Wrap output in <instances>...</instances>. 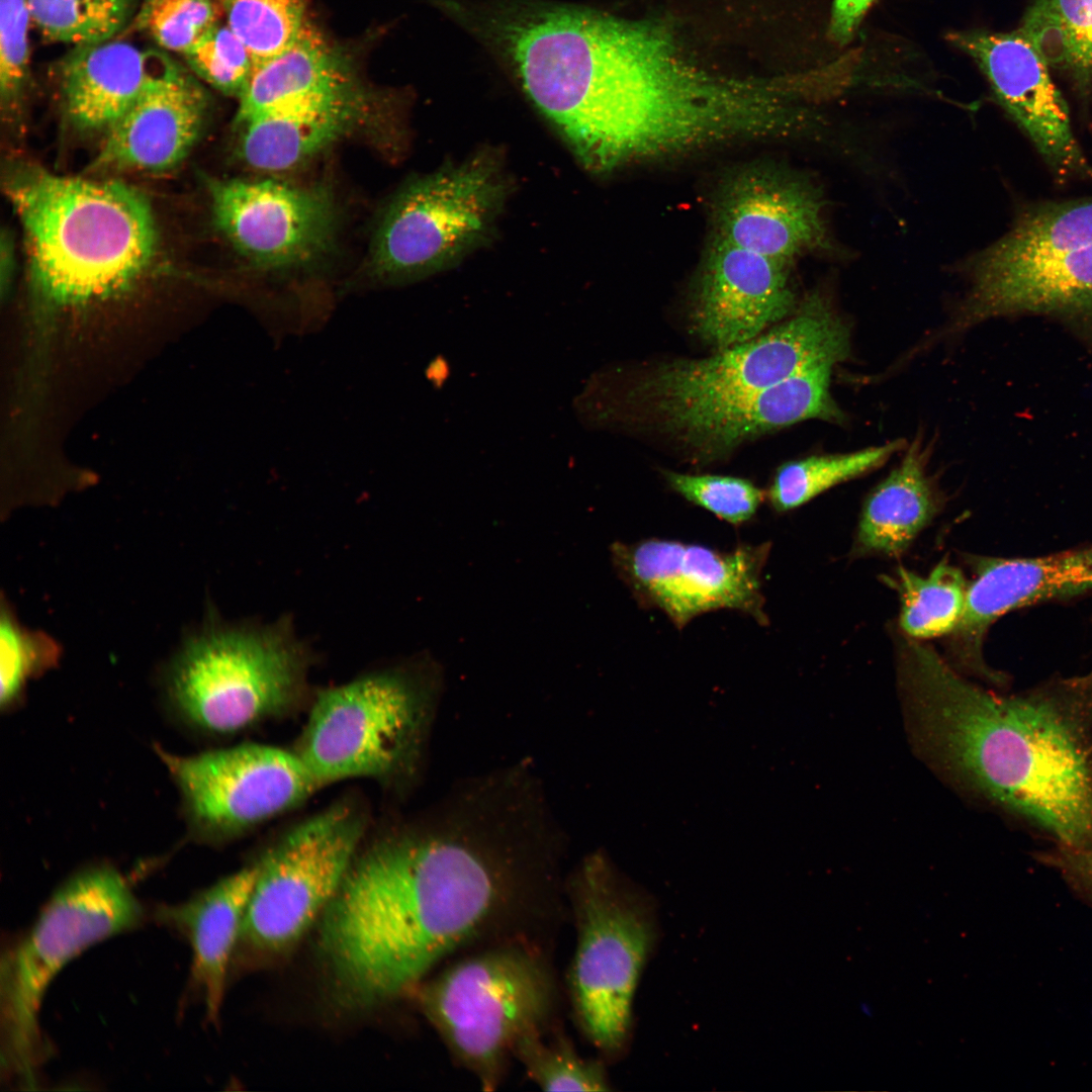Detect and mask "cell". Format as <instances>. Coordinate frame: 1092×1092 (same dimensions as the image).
Returning a JSON list of instances; mask_svg holds the SVG:
<instances>
[{"label": "cell", "mask_w": 1092, "mask_h": 1092, "mask_svg": "<svg viewBox=\"0 0 1092 1092\" xmlns=\"http://www.w3.org/2000/svg\"><path fill=\"white\" fill-rule=\"evenodd\" d=\"M507 843L448 807L363 844L321 915L318 952L336 1003L363 1011L412 992L440 961L522 906Z\"/></svg>", "instance_id": "1"}, {"label": "cell", "mask_w": 1092, "mask_h": 1092, "mask_svg": "<svg viewBox=\"0 0 1092 1092\" xmlns=\"http://www.w3.org/2000/svg\"><path fill=\"white\" fill-rule=\"evenodd\" d=\"M903 709L915 749L953 784L1059 845L1092 849V670L999 696L937 659Z\"/></svg>", "instance_id": "2"}, {"label": "cell", "mask_w": 1092, "mask_h": 1092, "mask_svg": "<svg viewBox=\"0 0 1092 1092\" xmlns=\"http://www.w3.org/2000/svg\"><path fill=\"white\" fill-rule=\"evenodd\" d=\"M6 193L21 223L30 274L56 301L103 296L151 265L158 246L146 196L116 180L13 170Z\"/></svg>", "instance_id": "3"}, {"label": "cell", "mask_w": 1092, "mask_h": 1092, "mask_svg": "<svg viewBox=\"0 0 1092 1092\" xmlns=\"http://www.w3.org/2000/svg\"><path fill=\"white\" fill-rule=\"evenodd\" d=\"M849 332L820 293L758 337L701 359L655 365L616 388L594 379L580 394L592 425L657 430L691 413L766 389L823 361L848 356Z\"/></svg>", "instance_id": "4"}, {"label": "cell", "mask_w": 1092, "mask_h": 1092, "mask_svg": "<svg viewBox=\"0 0 1092 1092\" xmlns=\"http://www.w3.org/2000/svg\"><path fill=\"white\" fill-rule=\"evenodd\" d=\"M444 687L430 655L321 691L294 751L322 788L365 779L406 793L418 785Z\"/></svg>", "instance_id": "5"}, {"label": "cell", "mask_w": 1092, "mask_h": 1092, "mask_svg": "<svg viewBox=\"0 0 1092 1092\" xmlns=\"http://www.w3.org/2000/svg\"><path fill=\"white\" fill-rule=\"evenodd\" d=\"M576 946L569 971L575 1018L604 1055H621L631 1037L633 999L657 939L653 900L601 851L584 856L567 880Z\"/></svg>", "instance_id": "6"}, {"label": "cell", "mask_w": 1092, "mask_h": 1092, "mask_svg": "<svg viewBox=\"0 0 1092 1092\" xmlns=\"http://www.w3.org/2000/svg\"><path fill=\"white\" fill-rule=\"evenodd\" d=\"M144 910L114 868L73 875L52 895L25 935L1 963L2 1065L30 1082L42 1039L38 1014L55 977L88 947L135 928Z\"/></svg>", "instance_id": "7"}, {"label": "cell", "mask_w": 1092, "mask_h": 1092, "mask_svg": "<svg viewBox=\"0 0 1092 1092\" xmlns=\"http://www.w3.org/2000/svg\"><path fill=\"white\" fill-rule=\"evenodd\" d=\"M310 654L290 624L208 629L170 666L167 698L187 726L230 735L282 717L303 700Z\"/></svg>", "instance_id": "8"}, {"label": "cell", "mask_w": 1092, "mask_h": 1092, "mask_svg": "<svg viewBox=\"0 0 1092 1092\" xmlns=\"http://www.w3.org/2000/svg\"><path fill=\"white\" fill-rule=\"evenodd\" d=\"M415 990L423 1014L485 1090L499 1083L518 1040L545 1029L556 995L542 954L519 941L464 958Z\"/></svg>", "instance_id": "9"}, {"label": "cell", "mask_w": 1092, "mask_h": 1092, "mask_svg": "<svg viewBox=\"0 0 1092 1092\" xmlns=\"http://www.w3.org/2000/svg\"><path fill=\"white\" fill-rule=\"evenodd\" d=\"M510 187L492 151L410 180L374 230L369 274L399 284L454 267L490 240Z\"/></svg>", "instance_id": "10"}, {"label": "cell", "mask_w": 1092, "mask_h": 1092, "mask_svg": "<svg viewBox=\"0 0 1092 1092\" xmlns=\"http://www.w3.org/2000/svg\"><path fill=\"white\" fill-rule=\"evenodd\" d=\"M364 809L340 800L285 831L259 858L238 944L273 957L303 936L338 892L361 848Z\"/></svg>", "instance_id": "11"}, {"label": "cell", "mask_w": 1092, "mask_h": 1092, "mask_svg": "<svg viewBox=\"0 0 1092 1092\" xmlns=\"http://www.w3.org/2000/svg\"><path fill=\"white\" fill-rule=\"evenodd\" d=\"M156 752L182 799L191 833L218 843L299 806L321 787L294 750L264 743L176 755Z\"/></svg>", "instance_id": "12"}, {"label": "cell", "mask_w": 1092, "mask_h": 1092, "mask_svg": "<svg viewBox=\"0 0 1092 1092\" xmlns=\"http://www.w3.org/2000/svg\"><path fill=\"white\" fill-rule=\"evenodd\" d=\"M610 552L617 574L635 600L663 612L679 630L694 618L721 609L744 613L761 626L768 624L761 576L769 542L722 551L650 538L614 542Z\"/></svg>", "instance_id": "13"}, {"label": "cell", "mask_w": 1092, "mask_h": 1092, "mask_svg": "<svg viewBox=\"0 0 1092 1092\" xmlns=\"http://www.w3.org/2000/svg\"><path fill=\"white\" fill-rule=\"evenodd\" d=\"M206 186L216 229L251 265L300 268L332 250L337 207L325 186L238 178H208Z\"/></svg>", "instance_id": "14"}, {"label": "cell", "mask_w": 1092, "mask_h": 1092, "mask_svg": "<svg viewBox=\"0 0 1092 1092\" xmlns=\"http://www.w3.org/2000/svg\"><path fill=\"white\" fill-rule=\"evenodd\" d=\"M824 195L801 173L750 165L730 174L712 204L713 236L792 265L831 250Z\"/></svg>", "instance_id": "15"}, {"label": "cell", "mask_w": 1092, "mask_h": 1092, "mask_svg": "<svg viewBox=\"0 0 1092 1092\" xmlns=\"http://www.w3.org/2000/svg\"><path fill=\"white\" fill-rule=\"evenodd\" d=\"M946 38L976 63L998 103L1058 179L1092 181V164L1073 132L1050 67L1018 29L956 31Z\"/></svg>", "instance_id": "16"}, {"label": "cell", "mask_w": 1092, "mask_h": 1092, "mask_svg": "<svg viewBox=\"0 0 1092 1092\" xmlns=\"http://www.w3.org/2000/svg\"><path fill=\"white\" fill-rule=\"evenodd\" d=\"M790 270V264L713 236L693 290V332L720 351L785 321L797 305Z\"/></svg>", "instance_id": "17"}, {"label": "cell", "mask_w": 1092, "mask_h": 1092, "mask_svg": "<svg viewBox=\"0 0 1092 1092\" xmlns=\"http://www.w3.org/2000/svg\"><path fill=\"white\" fill-rule=\"evenodd\" d=\"M207 107L193 74L169 58L153 57L140 93L105 131L93 169L158 173L176 167L199 139Z\"/></svg>", "instance_id": "18"}, {"label": "cell", "mask_w": 1092, "mask_h": 1092, "mask_svg": "<svg viewBox=\"0 0 1092 1092\" xmlns=\"http://www.w3.org/2000/svg\"><path fill=\"white\" fill-rule=\"evenodd\" d=\"M971 290L966 317L981 321L1016 313L1056 316L1092 340V244L1043 257L968 264Z\"/></svg>", "instance_id": "19"}, {"label": "cell", "mask_w": 1092, "mask_h": 1092, "mask_svg": "<svg viewBox=\"0 0 1092 1092\" xmlns=\"http://www.w3.org/2000/svg\"><path fill=\"white\" fill-rule=\"evenodd\" d=\"M823 361L749 396L697 411L656 431L688 450L695 462L712 461L739 445L809 419L841 422L829 393L831 368Z\"/></svg>", "instance_id": "20"}, {"label": "cell", "mask_w": 1092, "mask_h": 1092, "mask_svg": "<svg viewBox=\"0 0 1092 1092\" xmlns=\"http://www.w3.org/2000/svg\"><path fill=\"white\" fill-rule=\"evenodd\" d=\"M975 568L953 632L978 645L987 628L1010 611L1092 588V547L1035 558H981Z\"/></svg>", "instance_id": "21"}, {"label": "cell", "mask_w": 1092, "mask_h": 1092, "mask_svg": "<svg viewBox=\"0 0 1092 1092\" xmlns=\"http://www.w3.org/2000/svg\"><path fill=\"white\" fill-rule=\"evenodd\" d=\"M256 876L254 862L187 901L156 910L157 920L184 936L191 947V980L210 1022H216L219 1015L229 966Z\"/></svg>", "instance_id": "22"}, {"label": "cell", "mask_w": 1092, "mask_h": 1092, "mask_svg": "<svg viewBox=\"0 0 1092 1092\" xmlns=\"http://www.w3.org/2000/svg\"><path fill=\"white\" fill-rule=\"evenodd\" d=\"M322 34L306 23L282 52L257 65L235 124L261 113L372 99Z\"/></svg>", "instance_id": "23"}, {"label": "cell", "mask_w": 1092, "mask_h": 1092, "mask_svg": "<svg viewBox=\"0 0 1092 1092\" xmlns=\"http://www.w3.org/2000/svg\"><path fill=\"white\" fill-rule=\"evenodd\" d=\"M379 113L374 99L261 113L236 125L238 154L258 171H290L345 139L380 129Z\"/></svg>", "instance_id": "24"}, {"label": "cell", "mask_w": 1092, "mask_h": 1092, "mask_svg": "<svg viewBox=\"0 0 1092 1092\" xmlns=\"http://www.w3.org/2000/svg\"><path fill=\"white\" fill-rule=\"evenodd\" d=\"M152 61L121 39L73 48L58 64L62 103L73 125L106 131L140 93Z\"/></svg>", "instance_id": "25"}, {"label": "cell", "mask_w": 1092, "mask_h": 1092, "mask_svg": "<svg viewBox=\"0 0 1092 1092\" xmlns=\"http://www.w3.org/2000/svg\"><path fill=\"white\" fill-rule=\"evenodd\" d=\"M928 454L915 440L901 463L870 493L857 528L858 551L898 555L930 523L939 499L925 470Z\"/></svg>", "instance_id": "26"}, {"label": "cell", "mask_w": 1092, "mask_h": 1092, "mask_svg": "<svg viewBox=\"0 0 1092 1092\" xmlns=\"http://www.w3.org/2000/svg\"><path fill=\"white\" fill-rule=\"evenodd\" d=\"M1092 244V197L1025 205L1010 229L977 253L991 261L1059 254Z\"/></svg>", "instance_id": "27"}, {"label": "cell", "mask_w": 1092, "mask_h": 1092, "mask_svg": "<svg viewBox=\"0 0 1092 1092\" xmlns=\"http://www.w3.org/2000/svg\"><path fill=\"white\" fill-rule=\"evenodd\" d=\"M905 445L899 439L856 452L783 463L776 470L766 497L777 513L795 510L828 488L880 467Z\"/></svg>", "instance_id": "28"}, {"label": "cell", "mask_w": 1092, "mask_h": 1092, "mask_svg": "<svg viewBox=\"0 0 1092 1092\" xmlns=\"http://www.w3.org/2000/svg\"><path fill=\"white\" fill-rule=\"evenodd\" d=\"M894 582L900 594V626L908 637L926 639L953 632L963 616L968 582L963 572L940 562L923 577L904 567Z\"/></svg>", "instance_id": "29"}, {"label": "cell", "mask_w": 1092, "mask_h": 1092, "mask_svg": "<svg viewBox=\"0 0 1092 1092\" xmlns=\"http://www.w3.org/2000/svg\"><path fill=\"white\" fill-rule=\"evenodd\" d=\"M135 0H28L34 27L49 41L73 48L115 38L135 10Z\"/></svg>", "instance_id": "30"}, {"label": "cell", "mask_w": 1092, "mask_h": 1092, "mask_svg": "<svg viewBox=\"0 0 1092 1092\" xmlns=\"http://www.w3.org/2000/svg\"><path fill=\"white\" fill-rule=\"evenodd\" d=\"M228 27L249 50L255 67L286 49L301 32L305 0H216Z\"/></svg>", "instance_id": "31"}, {"label": "cell", "mask_w": 1092, "mask_h": 1092, "mask_svg": "<svg viewBox=\"0 0 1092 1092\" xmlns=\"http://www.w3.org/2000/svg\"><path fill=\"white\" fill-rule=\"evenodd\" d=\"M513 1056L545 1091H607L610 1083L601 1062L581 1058L563 1037L530 1032L516 1043Z\"/></svg>", "instance_id": "32"}, {"label": "cell", "mask_w": 1092, "mask_h": 1092, "mask_svg": "<svg viewBox=\"0 0 1092 1092\" xmlns=\"http://www.w3.org/2000/svg\"><path fill=\"white\" fill-rule=\"evenodd\" d=\"M220 16L216 0H143L133 24L160 48L183 56Z\"/></svg>", "instance_id": "33"}, {"label": "cell", "mask_w": 1092, "mask_h": 1092, "mask_svg": "<svg viewBox=\"0 0 1092 1092\" xmlns=\"http://www.w3.org/2000/svg\"><path fill=\"white\" fill-rule=\"evenodd\" d=\"M662 475L667 485L686 500L735 526L750 521L766 496L753 482L737 476L671 470H663Z\"/></svg>", "instance_id": "34"}, {"label": "cell", "mask_w": 1092, "mask_h": 1092, "mask_svg": "<svg viewBox=\"0 0 1092 1092\" xmlns=\"http://www.w3.org/2000/svg\"><path fill=\"white\" fill-rule=\"evenodd\" d=\"M183 57L197 78L238 99L245 92L255 69L247 47L220 21Z\"/></svg>", "instance_id": "35"}, {"label": "cell", "mask_w": 1092, "mask_h": 1092, "mask_svg": "<svg viewBox=\"0 0 1092 1092\" xmlns=\"http://www.w3.org/2000/svg\"><path fill=\"white\" fill-rule=\"evenodd\" d=\"M28 0H0V95L2 106L16 108L30 75Z\"/></svg>", "instance_id": "36"}, {"label": "cell", "mask_w": 1092, "mask_h": 1092, "mask_svg": "<svg viewBox=\"0 0 1092 1092\" xmlns=\"http://www.w3.org/2000/svg\"><path fill=\"white\" fill-rule=\"evenodd\" d=\"M0 646V703L4 708L16 701L26 680L50 664L57 653L48 639L22 631L5 613L1 618Z\"/></svg>", "instance_id": "37"}, {"label": "cell", "mask_w": 1092, "mask_h": 1092, "mask_svg": "<svg viewBox=\"0 0 1092 1092\" xmlns=\"http://www.w3.org/2000/svg\"><path fill=\"white\" fill-rule=\"evenodd\" d=\"M1018 30L1050 68L1070 71L1072 53L1069 37L1052 0H1033Z\"/></svg>", "instance_id": "38"}, {"label": "cell", "mask_w": 1092, "mask_h": 1092, "mask_svg": "<svg viewBox=\"0 0 1092 1092\" xmlns=\"http://www.w3.org/2000/svg\"><path fill=\"white\" fill-rule=\"evenodd\" d=\"M1065 25L1072 53L1069 73L1077 88L1092 86V0H1052Z\"/></svg>", "instance_id": "39"}, {"label": "cell", "mask_w": 1092, "mask_h": 1092, "mask_svg": "<svg viewBox=\"0 0 1092 1092\" xmlns=\"http://www.w3.org/2000/svg\"><path fill=\"white\" fill-rule=\"evenodd\" d=\"M1041 859L1062 874L1076 890L1092 900V849H1077L1058 845L1042 854Z\"/></svg>", "instance_id": "40"}, {"label": "cell", "mask_w": 1092, "mask_h": 1092, "mask_svg": "<svg viewBox=\"0 0 1092 1092\" xmlns=\"http://www.w3.org/2000/svg\"><path fill=\"white\" fill-rule=\"evenodd\" d=\"M874 0H833L829 37L838 46L846 44L857 30Z\"/></svg>", "instance_id": "41"}, {"label": "cell", "mask_w": 1092, "mask_h": 1092, "mask_svg": "<svg viewBox=\"0 0 1092 1092\" xmlns=\"http://www.w3.org/2000/svg\"><path fill=\"white\" fill-rule=\"evenodd\" d=\"M860 1010H861V1011H862V1013H864L866 1015H871V1011H872V1010H871L870 1006H869V1005H868L867 1003H862V1004L860 1005Z\"/></svg>", "instance_id": "42"}]
</instances>
